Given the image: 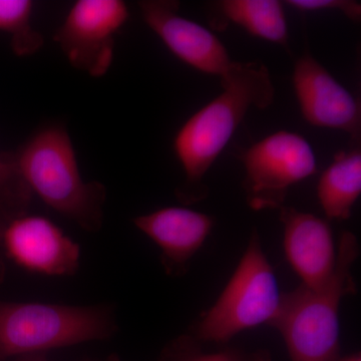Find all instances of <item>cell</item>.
<instances>
[{
	"mask_svg": "<svg viewBox=\"0 0 361 361\" xmlns=\"http://www.w3.org/2000/svg\"><path fill=\"white\" fill-rule=\"evenodd\" d=\"M2 248L7 257L28 272L47 276H73L80 262V246L39 215H25L6 225Z\"/></svg>",
	"mask_w": 361,
	"mask_h": 361,
	"instance_id": "ba28073f",
	"label": "cell"
},
{
	"mask_svg": "<svg viewBox=\"0 0 361 361\" xmlns=\"http://www.w3.org/2000/svg\"><path fill=\"white\" fill-rule=\"evenodd\" d=\"M118 329L113 304L78 306L0 300V361L106 341Z\"/></svg>",
	"mask_w": 361,
	"mask_h": 361,
	"instance_id": "277c9868",
	"label": "cell"
},
{
	"mask_svg": "<svg viewBox=\"0 0 361 361\" xmlns=\"http://www.w3.org/2000/svg\"><path fill=\"white\" fill-rule=\"evenodd\" d=\"M104 361H122V360H121L120 358L118 357V356L114 355L110 356V357L106 358V360H104Z\"/></svg>",
	"mask_w": 361,
	"mask_h": 361,
	"instance_id": "7402d4cb",
	"label": "cell"
},
{
	"mask_svg": "<svg viewBox=\"0 0 361 361\" xmlns=\"http://www.w3.org/2000/svg\"><path fill=\"white\" fill-rule=\"evenodd\" d=\"M202 342L192 334H182L169 342L159 361H272L269 351H247L226 348L208 353L202 348Z\"/></svg>",
	"mask_w": 361,
	"mask_h": 361,
	"instance_id": "2e32d148",
	"label": "cell"
},
{
	"mask_svg": "<svg viewBox=\"0 0 361 361\" xmlns=\"http://www.w3.org/2000/svg\"><path fill=\"white\" fill-rule=\"evenodd\" d=\"M7 224H8V222L4 220V218L0 217V285L2 284L4 278H6V263H4L1 252L4 251V248H2V237H4V230H6Z\"/></svg>",
	"mask_w": 361,
	"mask_h": 361,
	"instance_id": "d6986e66",
	"label": "cell"
},
{
	"mask_svg": "<svg viewBox=\"0 0 361 361\" xmlns=\"http://www.w3.org/2000/svg\"><path fill=\"white\" fill-rule=\"evenodd\" d=\"M361 193L360 148L341 152L320 177L317 197L329 219L345 221Z\"/></svg>",
	"mask_w": 361,
	"mask_h": 361,
	"instance_id": "4fadbf2b",
	"label": "cell"
},
{
	"mask_svg": "<svg viewBox=\"0 0 361 361\" xmlns=\"http://www.w3.org/2000/svg\"><path fill=\"white\" fill-rule=\"evenodd\" d=\"M220 13L254 37L288 49V27L283 4L277 0H223Z\"/></svg>",
	"mask_w": 361,
	"mask_h": 361,
	"instance_id": "5bb4252c",
	"label": "cell"
},
{
	"mask_svg": "<svg viewBox=\"0 0 361 361\" xmlns=\"http://www.w3.org/2000/svg\"><path fill=\"white\" fill-rule=\"evenodd\" d=\"M9 158L32 195L59 215L87 232H99L104 223L106 189L97 180L85 182L65 126H40Z\"/></svg>",
	"mask_w": 361,
	"mask_h": 361,
	"instance_id": "7a4b0ae2",
	"label": "cell"
},
{
	"mask_svg": "<svg viewBox=\"0 0 361 361\" xmlns=\"http://www.w3.org/2000/svg\"><path fill=\"white\" fill-rule=\"evenodd\" d=\"M30 0H0V32L11 35V45L18 56H28L42 49L44 35L32 25Z\"/></svg>",
	"mask_w": 361,
	"mask_h": 361,
	"instance_id": "9a60e30c",
	"label": "cell"
},
{
	"mask_svg": "<svg viewBox=\"0 0 361 361\" xmlns=\"http://www.w3.org/2000/svg\"><path fill=\"white\" fill-rule=\"evenodd\" d=\"M220 82L219 96L194 114L175 135L173 147L185 173L176 196L184 205L207 198L205 176L249 109H266L274 102L275 87L263 63L233 61Z\"/></svg>",
	"mask_w": 361,
	"mask_h": 361,
	"instance_id": "6da1fadb",
	"label": "cell"
},
{
	"mask_svg": "<svg viewBox=\"0 0 361 361\" xmlns=\"http://www.w3.org/2000/svg\"><path fill=\"white\" fill-rule=\"evenodd\" d=\"M285 256L302 285L317 289L327 283L336 269L337 249L331 227L326 220L293 207L283 206Z\"/></svg>",
	"mask_w": 361,
	"mask_h": 361,
	"instance_id": "8fae6325",
	"label": "cell"
},
{
	"mask_svg": "<svg viewBox=\"0 0 361 361\" xmlns=\"http://www.w3.org/2000/svg\"><path fill=\"white\" fill-rule=\"evenodd\" d=\"M336 361H361L360 353H351L348 355H341Z\"/></svg>",
	"mask_w": 361,
	"mask_h": 361,
	"instance_id": "44dd1931",
	"label": "cell"
},
{
	"mask_svg": "<svg viewBox=\"0 0 361 361\" xmlns=\"http://www.w3.org/2000/svg\"><path fill=\"white\" fill-rule=\"evenodd\" d=\"M32 196L8 154H0V217L9 223L25 215Z\"/></svg>",
	"mask_w": 361,
	"mask_h": 361,
	"instance_id": "e0dca14e",
	"label": "cell"
},
{
	"mask_svg": "<svg viewBox=\"0 0 361 361\" xmlns=\"http://www.w3.org/2000/svg\"><path fill=\"white\" fill-rule=\"evenodd\" d=\"M133 222L160 247L161 264L171 277L186 274L192 258L215 224L211 216L184 207H166L139 216Z\"/></svg>",
	"mask_w": 361,
	"mask_h": 361,
	"instance_id": "7c38bea8",
	"label": "cell"
},
{
	"mask_svg": "<svg viewBox=\"0 0 361 361\" xmlns=\"http://www.w3.org/2000/svg\"><path fill=\"white\" fill-rule=\"evenodd\" d=\"M293 87L303 118L314 127L346 133L355 142L361 132L360 102L305 52L294 65Z\"/></svg>",
	"mask_w": 361,
	"mask_h": 361,
	"instance_id": "9c48e42d",
	"label": "cell"
},
{
	"mask_svg": "<svg viewBox=\"0 0 361 361\" xmlns=\"http://www.w3.org/2000/svg\"><path fill=\"white\" fill-rule=\"evenodd\" d=\"M287 6L294 7L299 11H341L346 18L350 20H360L361 6L360 2L350 1V0H288L285 1Z\"/></svg>",
	"mask_w": 361,
	"mask_h": 361,
	"instance_id": "ac0fdd59",
	"label": "cell"
},
{
	"mask_svg": "<svg viewBox=\"0 0 361 361\" xmlns=\"http://www.w3.org/2000/svg\"><path fill=\"white\" fill-rule=\"evenodd\" d=\"M142 18L173 54L196 70L222 77L233 61L221 40L206 27L179 14L174 0L139 2Z\"/></svg>",
	"mask_w": 361,
	"mask_h": 361,
	"instance_id": "30bf717a",
	"label": "cell"
},
{
	"mask_svg": "<svg viewBox=\"0 0 361 361\" xmlns=\"http://www.w3.org/2000/svg\"><path fill=\"white\" fill-rule=\"evenodd\" d=\"M122 0H78L54 35L71 66L92 78L108 73L116 33L129 20Z\"/></svg>",
	"mask_w": 361,
	"mask_h": 361,
	"instance_id": "52a82bcc",
	"label": "cell"
},
{
	"mask_svg": "<svg viewBox=\"0 0 361 361\" xmlns=\"http://www.w3.org/2000/svg\"><path fill=\"white\" fill-rule=\"evenodd\" d=\"M281 294L260 235L254 229L231 279L212 307L191 327L190 334L202 343L221 344L244 330L269 325L277 314Z\"/></svg>",
	"mask_w": 361,
	"mask_h": 361,
	"instance_id": "5b68a950",
	"label": "cell"
},
{
	"mask_svg": "<svg viewBox=\"0 0 361 361\" xmlns=\"http://www.w3.org/2000/svg\"><path fill=\"white\" fill-rule=\"evenodd\" d=\"M18 361H47L44 353H37V355H30L21 356Z\"/></svg>",
	"mask_w": 361,
	"mask_h": 361,
	"instance_id": "ffe728a7",
	"label": "cell"
},
{
	"mask_svg": "<svg viewBox=\"0 0 361 361\" xmlns=\"http://www.w3.org/2000/svg\"><path fill=\"white\" fill-rule=\"evenodd\" d=\"M360 250L355 235L342 233L329 281L317 289L301 284L281 294L269 326L283 337L291 361H336L341 355L339 308L344 297L357 292L353 267Z\"/></svg>",
	"mask_w": 361,
	"mask_h": 361,
	"instance_id": "3957f363",
	"label": "cell"
},
{
	"mask_svg": "<svg viewBox=\"0 0 361 361\" xmlns=\"http://www.w3.org/2000/svg\"><path fill=\"white\" fill-rule=\"evenodd\" d=\"M245 178L246 202L252 210L284 206L289 189L317 172L312 147L296 133H274L252 145L240 156Z\"/></svg>",
	"mask_w": 361,
	"mask_h": 361,
	"instance_id": "8992f818",
	"label": "cell"
}]
</instances>
